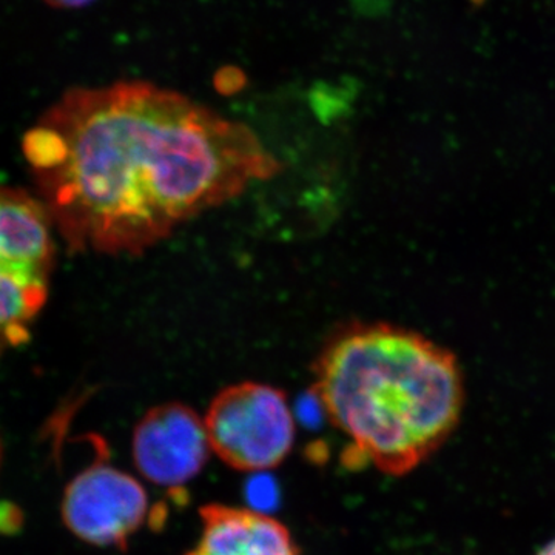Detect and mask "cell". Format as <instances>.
Here are the masks:
<instances>
[{"label":"cell","mask_w":555,"mask_h":555,"mask_svg":"<svg viewBox=\"0 0 555 555\" xmlns=\"http://www.w3.org/2000/svg\"><path fill=\"white\" fill-rule=\"evenodd\" d=\"M24 155L73 254L141 255L281 171L244 124L142 80L67 91Z\"/></svg>","instance_id":"cell-1"},{"label":"cell","mask_w":555,"mask_h":555,"mask_svg":"<svg viewBox=\"0 0 555 555\" xmlns=\"http://www.w3.org/2000/svg\"><path fill=\"white\" fill-rule=\"evenodd\" d=\"M313 396L350 438L346 463L389 476L422 465L454 433L465 403L462 369L436 341L392 324H356L324 347Z\"/></svg>","instance_id":"cell-2"},{"label":"cell","mask_w":555,"mask_h":555,"mask_svg":"<svg viewBox=\"0 0 555 555\" xmlns=\"http://www.w3.org/2000/svg\"><path fill=\"white\" fill-rule=\"evenodd\" d=\"M42 201L0 184V353L27 345L49 298L54 241Z\"/></svg>","instance_id":"cell-3"},{"label":"cell","mask_w":555,"mask_h":555,"mask_svg":"<svg viewBox=\"0 0 555 555\" xmlns=\"http://www.w3.org/2000/svg\"><path fill=\"white\" fill-rule=\"evenodd\" d=\"M204 423L211 451L244 473L273 469L294 448L295 422L286 393L264 383L225 387L211 401Z\"/></svg>","instance_id":"cell-4"},{"label":"cell","mask_w":555,"mask_h":555,"mask_svg":"<svg viewBox=\"0 0 555 555\" xmlns=\"http://www.w3.org/2000/svg\"><path fill=\"white\" fill-rule=\"evenodd\" d=\"M147 492L137 478L96 462L73 478L62 500V518L69 531L94 546L126 550L147 518Z\"/></svg>","instance_id":"cell-5"},{"label":"cell","mask_w":555,"mask_h":555,"mask_svg":"<svg viewBox=\"0 0 555 555\" xmlns=\"http://www.w3.org/2000/svg\"><path fill=\"white\" fill-rule=\"evenodd\" d=\"M131 449L142 477L153 485L178 488L198 476L211 448L204 418L185 404L166 403L142 416Z\"/></svg>","instance_id":"cell-6"},{"label":"cell","mask_w":555,"mask_h":555,"mask_svg":"<svg viewBox=\"0 0 555 555\" xmlns=\"http://www.w3.org/2000/svg\"><path fill=\"white\" fill-rule=\"evenodd\" d=\"M199 516L203 535L185 555H299L286 526L268 514L206 505Z\"/></svg>","instance_id":"cell-7"},{"label":"cell","mask_w":555,"mask_h":555,"mask_svg":"<svg viewBox=\"0 0 555 555\" xmlns=\"http://www.w3.org/2000/svg\"><path fill=\"white\" fill-rule=\"evenodd\" d=\"M273 486L275 485L269 478H257V480L251 481L248 486V496H250L251 503L255 506L272 505L273 499L276 496Z\"/></svg>","instance_id":"cell-8"},{"label":"cell","mask_w":555,"mask_h":555,"mask_svg":"<svg viewBox=\"0 0 555 555\" xmlns=\"http://www.w3.org/2000/svg\"><path fill=\"white\" fill-rule=\"evenodd\" d=\"M43 2L49 3L54 9L73 10L82 9V7L89 5L93 0H43Z\"/></svg>","instance_id":"cell-9"},{"label":"cell","mask_w":555,"mask_h":555,"mask_svg":"<svg viewBox=\"0 0 555 555\" xmlns=\"http://www.w3.org/2000/svg\"><path fill=\"white\" fill-rule=\"evenodd\" d=\"M539 555H555V540L553 542L547 543L542 551H540Z\"/></svg>","instance_id":"cell-10"}]
</instances>
